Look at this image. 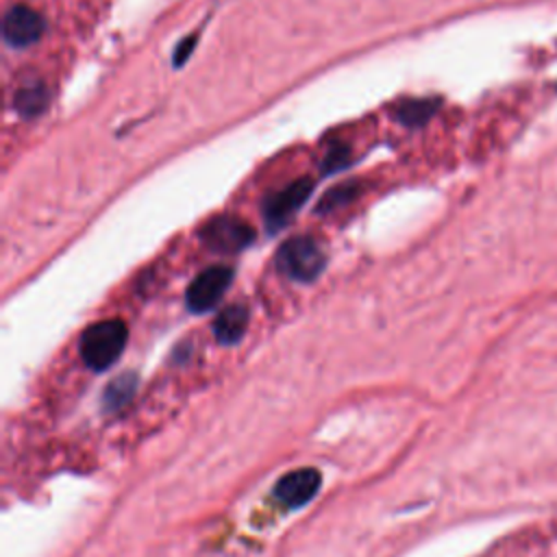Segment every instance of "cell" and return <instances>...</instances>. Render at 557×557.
Here are the masks:
<instances>
[{
	"instance_id": "6da1fadb",
	"label": "cell",
	"mask_w": 557,
	"mask_h": 557,
	"mask_svg": "<svg viewBox=\"0 0 557 557\" xmlns=\"http://www.w3.org/2000/svg\"><path fill=\"white\" fill-rule=\"evenodd\" d=\"M126 339L128 329L122 320H100L83 331L78 352L87 368L100 372L120 359Z\"/></svg>"
},
{
	"instance_id": "7a4b0ae2",
	"label": "cell",
	"mask_w": 557,
	"mask_h": 557,
	"mask_svg": "<svg viewBox=\"0 0 557 557\" xmlns=\"http://www.w3.org/2000/svg\"><path fill=\"white\" fill-rule=\"evenodd\" d=\"M276 263L281 268V272L287 274L289 278L300 281V283H311L324 270L326 257L315 239L294 237V239H287L278 248Z\"/></svg>"
},
{
	"instance_id": "3957f363",
	"label": "cell",
	"mask_w": 557,
	"mask_h": 557,
	"mask_svg": "<svg viewBox=\"0 0 557 557\" xmlns=\"http://www.w3.org/2000/svg\"><path fill=\"white\" fill-rule=\"evenodd\" d=\"M231 281H233V270L226 265H213L200 272L187 287V294H185L187 307L194 313H205L213 309L222 300Z\"/></svg>"
},
{
	"instance_id": "277c9868",
	"label": "cell",
	"mask_w": 557,
	"mask_h": 557,
	"mask_svg": "<svg viewBox=\"0 0 557 557\" xmlns=\"http://www.w3.org/2000/svg\"><path fill=\"white\" fill-rule=\"evenodd\" d=\"M311 187L313 185L309 178H300V181H294L287 187L270 194L263 202V218H265L268 228L270 231L283 228L292 220V215L305 205V200L311 194Z\"/></svg>"
},
{
	"instance_id": "5b68a950",
	"label": "cell",
	"mask_w": 557,
	"mask_h": 557,
	"mask_svg": "<svg viewBox=\"0 0 557 557\" xmlns=\"http://www.w3.org/2000/svg\"><path fill=\"white\" fill-rule=\"evenodd\" d=\"M200 237L213 250L237 252L255 239V231H252V226H248L242 220L215 218V220L207 222V226L200 231Z\"/></svg>"
},
{
	"instance_id": "8992f818",
	"label": "cell",
	"mask_w": 557,
	"mask_h": 557,
	"mask_svg": "<svg viewBox=\"0 0 557 557\" xmlns=\"http://www.w3.org/2000/svg\"><path fill=\"white\" fill-rule=\"evenodd\" d=\"M44 28H46L44 17L35 9L20 4L9 9V13L4 15L2 37L9 46L24 48L39 41V37L44 35Z\"/></svg>"
},
{
	"instance_id": "52a82bcc",
	"label": "cell",
	"mask_w": 557,
	"mask_h": 557,
	"mask_svg": "<svg viewBox=\"0 0 557 557\" xmlns=\"http://www.w3.org/2000/svg\"><path fill=\"white\" fill-rule=\"evenodd\" d=\"M320 485H322V474L315 468H298L283 474L276 481L274 494L287 507H302L318 494Z\"/></svg>"
},
{
	"instance_id": "ba28073f",
	"label": "cell",
	"mask_w": 557,
	"mask_h": 557,
	"mask_svg": "<svg viewBox=\"0 0 557 557\" xmlns=\"http://www.w3.org/2000/svg\"><path fill=\"white\" fill-rule=\"evenodd\" d=\"M248 326V309L246 305H231L213 322V333L220 344H237Z\"/></svg>"
},
{
	"instance_id": "9c48e42d",
	"label": "cell",
	"mask_w": 557,
	"mask_h": 557,
	"mask_svg": "<svg viewBox=\"0 0 557 557\" xmlns=\"http://www.w3.org/2000/svg\"><path fill=\"white\" fill-rule=\"evenodd\" d=\"M135 387H137V379L133 372L128 374H122L117 379H113L107 387V392L102 394V403L109 411H115L120 409L122 405H126L131 400V396L135 394Z\"/></svg>"
},
{
	"instance_id": "30bf717a",
	"label": "cell",
	"mask_w": 557,
	"mask_h": 557,
	"mask_svg": "<svg viewBox=\"0 0 557 557\" xmlns=\"http://www.w3.org/2000/svg\"><path fill=\"white\" fill-rule=\"evenodd\" d=\"M48 104V91L41 85H28L15 94V109L24 117L39 115Z\"/></svg>"
},
{
	"instance_id": "8fae6325",
	"label": "cell",
	"mask_w": 557,
	"mask_h": 557,
	"mask_svg": "<svg viewBox=\"0 0 557 557\" xmlns=\"http://www.w3.org/2000/svg\"><path fill=\"white\" fill-rule=\"evenodd\" d=\"M437 109L435 100H407L398 107V120L409 124V126H418L424 124Z\"/></svg>"
},
{
	"instance_id": "7c38bea8",
	"label": "cell",
	"mask_w": 557,
	"mask_h": 557,
	"mask_svg": "<svg viewBox=\"0 0 557 557\" xmlns=\"http://www.w3.org/2000/svg\"><path fill=\"white\" fill-rule=\"evenodd\" d=\"M357 187L355 185H344V187H335L331 191H326L322 196V202H320V211H329V209H335L344 202H348L352 196H355Z\"/></svg>"
},
{
	"instance_id": "4fadbf2b",
	"label": "cell",
	"mask_w": 557,
	"mask_h": 557,
	"mask_svg": "<svg viewBox=\"0 0 557 557\" xmlns=\"http://www.w3.org/2000/svg\"><path fill=\"white\" fill-rule=\"evenodd\" d=\"M194 46H196V35H194V37H187V39L176 48V52H174V65H183L185 59L189 57V52L194 50Z\"/></svg>"
}]
</instances>
